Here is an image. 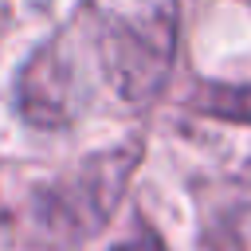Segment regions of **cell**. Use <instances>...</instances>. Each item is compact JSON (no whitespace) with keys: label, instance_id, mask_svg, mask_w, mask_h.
Returning a JSON list of instances; mask_svg holds the SVG:
<instances>
[{"label":"cell","instance_id":"1","mask_svg":"<svg viewBox=\"0 0 251 251\" xmlns=\"http://www.w3.org/2000/svg\"><path fill=\"white\" fill-rule=\"evenodd\" d=\"M173 59V12L122 20L106 31V71L126 98H149Z\"/></svg>","mask_w":251,"mask_h":251},{"label":"cell","instance_id":"2","mask_svg":"<svg viewBox=\"0 0 251 251\" xmlns=\"http://www.w3.org/2000/svg\"><path fill=\"white\" fill-rule=\"evenodd\" d=\"M20 110L35 126H63L71 118V71L59 59V51H43L24 67V78L16 86Z\"/></svg>","mask_w":251,"mask_h":251},{"label":"cell","instance_id":"3","mask_svg":"<svg viewBox=\"0 0 251 251\" xmlns=\"http://www.w3.org/2000/svg\"><path fill=\"white\" fill-rule=\"evenodd\" d=\"M216 114H231V118H251V86L247 90H220L212 98Z\"/></svg>","mask_w":251,"mask_h":251},{"label":"cell","instance_id":"4","mask_svg":"<svg viewBox=\"0 0 251 251\" xmlns=\"http://www.w3.org/2000/svg\"><path fill=\"white\" fill-rule=\"evenodd\" d=\"M118 251H165V247H161L153 235H141V239H133V243H122Z\"/></svg>","mask_w":251,"mask_h":251},{"label":"cell","instance_id":"5","mask_svg":"<svg viewBox=\"0 0 251 251\" xmlns=\"http://www.w3.org/2000/svg\"><path fill=\"white\" fill-rule=\"evenodd\" d=\"M16 4H43V0H16Z\"/></svg>","mask_w":251,"mask_h":251}]
</instances>
